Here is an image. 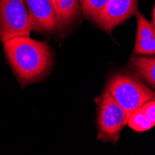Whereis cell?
<instances>
[{
	"instance_id": "obj_10",
	"label": "cell",
	"mask_w": 155,
	"mask_h": 155,
	"mask_svg": "<svg viewBox=\"0 0 155 155\" xmlns=\"http://www.w3.org/2000/svg\"><path fill=\"white\" fill-rule=\"evenodd\" d=\"M109 0H80L84 16L92 21H97L103 12Z\"/></svg>"
},
{
	"instance_id": "obj_1",
	"label": "cell",
	"mask_w": 155,
	"mask_h": 155,
	"mask_svg": "<svg viewBox=\"0 0 155 155\" xmlns=\"http://www.w3.org/2000/svg\"><path fill=\"white\" fill-rule=\"evenodd\" d=\"M4 50L23 87L40 80L52 65L53 57L48 46L30 36H18L4 42Z\"/></svg>"
},
{
	"instance_id": "obj_12",
	"label": "cell",
	"mask_w": 155,
	"mask_h": 155,
	"mask_svg": "<svg viewBox=\"0 0 155 155\" xmlns=\"http://www.w3.org/2000/svg\"><path fill=\"white\" fill-rule=\"evenodd\" d=\"M141 109L145 112V114L150 118V120L155 124V100L146 102Z\"/></svg>"
},
{
	"instance_id": "obj_5",
	"label": "cell",
	"mask_w": 155,
	"mask_h": 155,
	"mask_svg": "<svg viewBox=\"0 0 155 155\" xmlns=\"http://www.w3.org/2000/svg\"><path fill=\"white\" fill-rule=\"evenodd\" d=\"M29 9L34 30L53 33L62 27L53 0H24Z\"/></svg>"
},
{
	"instance_id": "obj_9",
	"label": "cell",
	"mask_w": 155,
	"mask_h": 155,
	"mask_svg": "<svg viewBox=\"0 0 155 155\" xmlns=\"http://www.w3.org/2000/svg\"><path fill=\"white\" fill-rule=\"evenodd\" d=\"M62 27L72 24L79 15V0H54Z\"/></svg>"
},
{
	"instance_id": "obj_13",
	"label": "cell",
	"mask_w": 155,
	"mask_h": 155,
	"mask_svg": "<svg viewBox=\"0 0 155 155\" xmlns=\"http://www.w3.org/2000/svg\"><path fill=\"white\" fill-rule=\"evenodd\" d=\"M152 24L153 26H155V4H154L153 10H152Z\"/></svg>"
},
{
	"instance_id": "obj_7",
	"label": "cell",
	"mask_w": 155,
	"mask_h": 155,
	"mask_svg": "<svg viewBox=\"0 0 155 155\" xmlns=\"http://www.w3.org/2000/svg\"><path fill=\"white\" fill-rule=\"evenodd\" d=\"M135 53L139 55H155V26L149 22L141 14H137Z\"/></svg>"
},
{
	"instance_id": "obj_4",
	"label": "cell",
	"mask_w": 155,
	"mask_h": 155,
	"mask_svg": "<svg viewBox=\"0 0 155 155\" xmlns=\"http://www.w3.org/2000/svg\"><path fill=\"white\" fill-rule=\"evenodd\" d=\"M34 24L24 0H0V40L30 36Z\"/></svg>"
},
{
	"instance_id": "obj_3",
	"label": "cell",
	"mask_w": 155,
	"mask_h": 155,
	"mask_svg": "<svg viewBox=\"0 0 155 155\" xmlns=\"http://www.w3.org/2000/svg\"><path fill=\"white\" fill-rule=\"evenodd\" d=\"M97 103L98 139H101L103 142L110 141L116 144L122 129L127 124L129 116L106 88Z\"/></svg>"
},
{
	"instance_id": "obj_2",
	"label": "cell",
	"mask_w": 155,
	"mask_h": 155,
	"mask_svg": "<svg viewBox=\"0 0 155 155\" xmlns=\"http://www.w3.org/2000/svg\"><path fill=\"white\" fill-rule=\"evenodd\" d=\"M106 89L125 110L128 116L146 102L155 100V93L138 79L124 74L112 76Z\"/></svg>"
},
{
	"instance_id": "obj_6",
	"label": "cell",
	"mask_w": 155,
	"mask_h": 155,
	"mask_svg": "<svg viewBox=\"0 0 155 155\" xmlns=\"http://www.w3.org/2000/svg\"><path fill=\"white\" fill-rule=\"evenodd\" d=\"M137 10V0H109L95 23L101 29L110 33L116 26L135 15Z\"/></svg>"
},
{
	"instance_id": "obj_14",
	"label": "cell",
	"mask_w": 155,
	"mask_h": 155,
	"mask_svg": "<svg viewBox=\"0 0 155 155\" xmlns=\"http://www.w3.org/2000/svg\"><path fill=\"white\" fill-rule=\"evenodd\" d=\"M53 1H54V0H53Z\"/></svg>"
},
{
	"instance_id": "obj_11",
	"label": "cell",
	"mask_w": 155,
	"mask_h": 155,
	"mask_svg": "<svg viewBox=\"0 0 155 155\" xmlns=\"http://www.w3.org/2000/svg\"><path fill=\"white\" fill-rule=\"evenodd\" d=\"M127 124L129 125L130 128H132L134 131L137 133L148 131L155 125L145 114V112L141 108L135 110L130 114Z\"/></svg>"
},
{
	"instance_id": "obj_8",
	"label": "cell",
	"mask_w": 155,
	"mask_h": 155,
	"mask_svg": "<svg viewBox=\"0 0 155 155\" xmlns=\"http://www.w3.org/2000/svg\"><path fill=\"white\" fill-rule=\"evenodd\" d=\"M128 67L155 88V57L133 56Z\"/></svg>"
}]
</instances>
